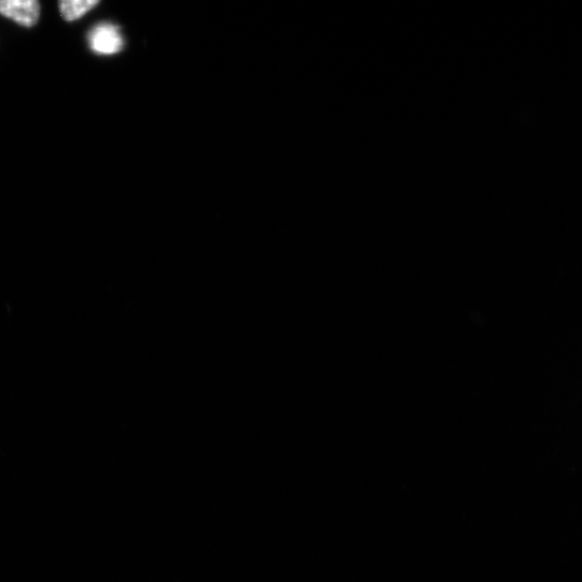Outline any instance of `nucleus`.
I'll use <instances>...</instances> for the list:
<instances>
[{
  "mask_svg": "<svg viewBox=\"0 0 582 582\" xmlns=\"http://www.w3.org/2000/svg\"><path fill=\"white\" fill-rule=\"evenodd\" d=\"M0 15L23 26L31 27L39 19L40 6L36 0H2Z\"/></svg>",
  "mask_w": 582,
  "mask_h": 582,
  "instance_id": "f03ea898",
  "label": "nucleus"
},
{
  "mask_svg": "<svg viewBox=\"0 0 582 582\" xmlns=\"http://www.w3.org/2000/svg\"><path fill=\"white\" fill-rule=\"evenodd\" d=\"M97 4V0H64L60 3V10L63 18L72 22L87 15Z\"/></svg>",
  "mask_w": 582,
  "mask_h": 582,
  "instance_id": "7ed1b4c3",
  "label": "nucleus"
},
{
  "mask_svg": "<svg viewBox=\"0 0 582 582\" xmlns=\"http://www.w3.org/2000/svg\"><path fill=\"white\" fill-rule=\"evenodd\" d=\"M88 41L91 50L101 55H113L123 48L119 27L110 23L94 26L88 35Z\"/></svg>",
  "mask_w": 582,
  "mask_h": 582,
  "instance_id": "f257e3e1",
  "label": "nucleus"
}]
</instances>
